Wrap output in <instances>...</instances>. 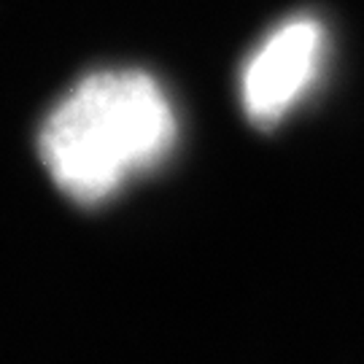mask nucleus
I'll return each mask as SVG.
<instances>
[{
	"mask_svg": "<svg viewBox=\"0 0 364 364\" xmlns=\"http://www.w3.org/2000/svg\"><path fill=\"white\" fill-rule=\"evenodd\" d=\"M176 144L168 95L144 70H100L78 81L41 127V159L54 183L92 205L159 165Z\"/></svg>",
	"mask_w": 364,
	"mask_h": 364,
	"instance_id": "nucleus-1",
	"label": "nucleus"
},
{
	"mask_svg": "<svg viewBox=\"0 0 364 364\" xmlns=\"http://www.w3.org/2000/svg\"><path fill=\"white\" fill-rule=\"evenodd\" d=\"M326 27L318 16H289L259 41L240 73V103L259 127H273L316 87L326 63Z\"/></svg>",
	"mask_w": 364,
	"mask_h": 364,
	"instance_id": "nucleus-2",
	"label": "nucleus"
}]
</instances>
